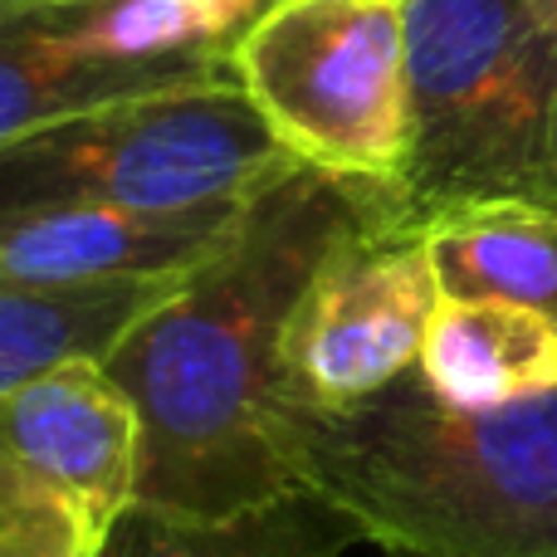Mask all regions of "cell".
<instances>
[{"label": "cell", "mask_w": 557, "mask_h": 557, "mask_svg": "<svg viewBox=\"0 0 557 557\" xmlns=\"http://www.w3.org/2000/svg\"><path fill=\"white\" fill-rule=\"evenodd\" d=\"M396 211L392 182L298 162L264 186L235 235L103 357L143 431L137 504L235 519L304 494L298 401L284 337L298 298L343 235Z\"/></svg>", "instance_id": "1"}, {"label": "cell", "mask_w": 557, "mask_h": 557, "mask_svg": "<svg viewBox=\"0 0 557 557\" xmlns=\"http://www.w3.org/2000/svg\"><path fill=\"white\" fill-rule=\"evenodd\" d=\"M298 470L386 553L557 557V392L450 406L406 372L352 411H298Z\"/></svg>", "instance_id": "2"}, {"label": "cell", "mask_w": 557, "mask_h": 557, "mask_svg": "<svg viewBox=\"0 0 557 557\" xmlns=\"http://www.w3.org/2000/svg\"><path fill=\"white\" fill-rule=\"evenodd\" d=\"M411 231L490 201L557 206V0H406Z\"/></svg>", "instance_id": "3"}, {"label": "cell", "mask_w": 557, "mask_h": 557, "mask_svg": "<svg viewBox=\"0 0 557 557\" xmlns=\"http://www.w3.org/2000/svg\"><path fill=\"white\" fill-rule=\"evenodd\" d=\"M294 166L240 84L182 88L0 143V215L29 206L186 215L250 201Z\"/></svg>", "instance_id": "4"}, {"label": "cell", "mask_w": 557, "mask_h": 557, "mask_svg": "<svg viewBox=\"0 0 557 557\" xmlns=\"http://www.w3.org/2000/svg\"><path fill=\"white\" fill-rule=\"evenodd\" d=\"M231 74L308 166L392 182L406 162V0H278L231 49Z\"/></svg>", "instance_id": "5"}, {"label": "cell", "mask_w": 557, "mask_h": 557, "mask_svg": "<svg viewBox=\"0 0 557 557\" xmlns=\"http://www.w3.org/2000/svg\"><path fill=\"white\" fill-rule=\"evenodd\" d=\"M255 0H64L0 15V143L137 98L235 84Z\"/></svg>", "instance_id": "6"}, {"label": "cell", "mask_w": 557, "mask_h": 557, "mask_svg": "<svg viewBox=\"0 0 557 557\" xmlns=\"http://www.w3.org/2000/svg\"><path fill=\"white\" fill-rule=\"evenodd\" d=\"M143 431L103 357L0 396V557H103L137 504Z\"/></svg>", "instance_id": "7"}, {"label": "cell", "mask_w": 557, "mask_h": 557, "mask_svg": "<svg viewBox=\"0 0 557 557\" xmlns=\"http://www.w3.org/2000/svg\"><path fill=\"white\" fill-rule=\"evenodd\" d=\"M441 298L431 240L396 211L343 235L288 318L284 372L298 411H352L416 372Z\"/></svg>", "instance_id": "8"}, {"label": "cell", "mask_w": 557, "mask_h": 557, "mask_svg": "<svg viewBox=\"0 0 557 557\" xmlns=\"http://www.w3.org/2000/svg\"><path fill=\"white\" fill-rule=\"evenodd\" d=\"M250 201L206 206L186 215H143L113 206L10 211L0 215V278H20L35 288L186 278L231 240Z\"/></svg>", "instance_id": "9"}, {"label": "cell", "mask_w": 557, "mask_h": 557, "mask_svg": "<svg viewBox=\"0 0 557 557\" xmlns=\"http://www.w3.org/2000/svg\"><path fill=\"white\" fill-rule=\"evenodd\" d=\"M416 372L470 411L533 401L557 392V323L499 298H441Z\"/></svg>", "instance_id": "10"}, {"label": "cell", "mask_w": 557, "mask_h": 557, "mask_svg": "<svg viewBox=\"0 0 557 557\" xmlns=\"http://www.w3.org/2000/svg\"><path fill=\"white\" fill-rule=\"evenodd\" d=\"M186 278L88 288H35L20 278H0V396L64 362L108 357L127 337V327L166 304Z\"/></svg>", "instance_id": "11"}, {"label": "cell", "mask_w": 557, "mask_h": 557, "mask_svg": "<svg viewBox=\"0 0 557 557\" xmlns=\"http://www.w3.org/2000/svg\"><path fill=\"white\" fill-rule=\"evenodd\" d=\"M445 298H499L557 323V206L490 201L425 225Z\"/></svg>", "instance_id": "12"}, {"label": "cell", "mask_w": 557, "mask_h": 557, "mask_svg": "<svg viewBox=\"0 0 557 557\" xmlns=\"http://www.w3.org/2000/svg\"><path fill=\"white\" fill-rule=\"evenodd\" d=\"M347 543H357L352 523L304 490L235 519H182L133 504L103 557H337Z\"/></svg>", "instance_id": "13"}, {"label": "cell", "mask_w": 557, "mask_h": 557, "mask_svg": "<svg viewBox=\"0 0 557 557\" xmlns=\"http://www.w3.org/2000/svg\"><path fill=\"white\" fill-rule=\"evenodd\" d=\"M35 5H64V0H0V15H15V10H35Z\"/></svg>", "instance_id": "14"}, {"label": "cell", "mask_w": 557, "mask_h": 557, "mask_svg": "<svg viewBox=\"0 0 557 557\" xmlns=\"http://www.w3.org/2000/svg\"><path fill=\"white\" fill-rule=\"evenodd\" d=\"M255 5H260V10H270V5H278V0H255Z\"/></svg>", "instance_id": "15"}, {"label": "cell", "mask_w": 557, "mask_h": 557, "mask_svg": "<svg viewBox=\"0 0 557 557\" xmlns=\"http://www.w3.org/2000/svg\"><path fill=\"white\" fill-rule=\"evenodd\" d=\"M382 557H416V553H386V548H382Z\"/></svg>", "instance_id": "16"}]
</instances>
